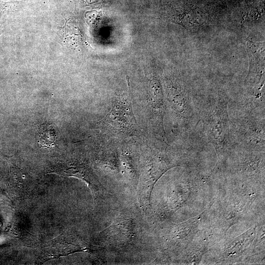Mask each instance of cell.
Wrapping results in <instances>:
<instances>
[{
    "mask_svg": "<svg viewBox=\"0 0 265 265\" xmlns=\"http://www.w3.org/2000/svg\"><path fill=\"white\" fill-rule=\"evenodd\" d=\"M140 174L137 197L141 208H149L150 198L156 181L167 170L179 165L182 150L156 136L148 134L140 143Z\"/></svg>",
    "mask_w": 265,
    "mask_h": 265,
    "instance_id": "obj_1",
    "label": "cell"
},
{
    "mask_svg": "<svg viewBox=\"0 0 265 265\" xmlns=\"http://www.w3.org/2000/svg\"><path fill=\"white\" fill-rule=\"evenodd\" d=\"M196 101L201 138L213 146L219 157L232 154L235 146L230 131V98L223 92L217 91Z\"/></svg>",
    "mask_w": 265,
    "mask_h": 265,
    "instance_id": "obj_2",
    "label": "cell"
},
{
    "mask_svg": "<svg viewBox=\"0 0 265 265\" xmlns=\"http://www.w3.org/2000/svg\"><path fill=\"white\" fill-rule=\"evenodd\" d=\"M166 113L169 112L176 132L188 139L196 136L199 126L196 99L183 80L176 76L164 82Z\"/></svg>",
    "mask_w": 265,
    "mask_h": 265,
    "instance_id": "obj_3",
    "label": "cell"
},
{
    "mask_svg": "<svg viewBox=\"0 0 265 265\" xmlns=\"http://www.w3.org/2000/svg\"><path fill=\"white\" fill-rule=\"evenodd\" d=\"M105 138L123 140L140 136V128L134 116L129 83L128 90L112 99L109 111L100 122Z\"/></svg>",
    "mask_w": 265,
    "mask_h": 265,
    "instance_id": "obj_4",
    "label": "cell"
},
{
    "mask_svg": "<svg viewBox=\"0 0 265 265\" xmlns=\"http://www.w3.org/2000/svg\"><path fill=\"white\" fill-rule=\"evenodd\" d=\"M237 109L229 115L235 149L265 151V110Z\"/></svg>",
    "mask_w": 265,
    "mask_h": 265,
    "instance_id": "obj_5",
    "label": "cell"
},
{
    "mask_svg": "<svg viewBox=\"0 0 265 265\" xmlns=\"http://www.w3.org/2000/svg\"><path fill=\"white\" fill-rule=\"evenodd\" d=\"M247 47L250 63L244 84L250 88L265 83V42L248 40Z\"/></svg>",
    "mask_w": 265,
    "mask_h": 265,
    "instance_id": "obj_6",
    "label": "cell"
},
{
    "mask_svg": "<svg viewBox=\"0 0 265 265\" xmlns=\"http://www.w3.org/2000/svg\"><path fill=\"white\" fill-rule=\"evenodd\" d=\"M132 224V220H126L105 229L104 246L120 247L131 242L133 236Z\"/></svg>",
    "mask_w": 265,
    "mask_h": 265,
    "instance_id": "obj_7",
    "label": "cell"
},
{
    "mask_svg": "<svg viewBox=\"0 0 265 265\" xmlns=\"http://www.w3.org/2000/svg\"><path fill=\"white\" fill-rule=\"evenodd\" d=\"M173 22L188 28L200 27L206 22L205 16L190 11L184 12L171 17Z\"/></svg>",
    "mask_w": 265,
    "mask_h": 265,
    "instance_id": "obj_8",
    "label": "cell"
},
{
    "mask_svg": "<svg viewBox=\"0 0 265 265\" xmlns=\"http://www.w3.org/2000/svg\"><path fill=\"white\" fill-rule=\"evenodd\" d=\"M55 138V132L51 125H44L40 130L38 142L42 146L50 147L54 144Z\"/></svg>",
    "mask_w": 265,
    "mask_h": 265,
    "instance_id": "obj_9",
    "label": "cell"
}]
</instances>
